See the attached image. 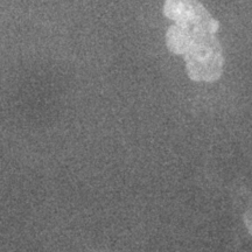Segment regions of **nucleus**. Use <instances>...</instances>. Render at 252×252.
I'll return each instance as SVG.
<instances>
[{
  "label": "nucleus",
  "instance_id": "1",
  "mask_svg": "<svg viewBox=\"0 0 252 252\" xmlns=\"http://www.w3.org/2000/svg\"><path fill=\"white\" fill-rule=\"evenodd\" d=\"M216 34H197L184 55L187 74L196 82H215L222 76L224 58Z\"/></svg>",
  "mask_w": 252,
  "mask_h": 252
},
{
  "label": "nucleus",
  "instance_id": "2",
  "mask_svg": "<svg viewBox=\"0 0 252 252\" xmlns=\"http://www.w3.org/2000/svg\"><path fill=\"white\" fill-rule=\"evenodd\" d=\"M163 14L195 34H216L219 21L197 0H166Z\"/></svg>",
  "mask_w": 252,
  "mask_h": 252
},
{
  "label": "nucleus",
  "instance_id": "3",
  "mask_svg": "<svg viewBox=\"0 0 252 252\" xmlns=\"http://www.w3.org/2000/svg\"><path fill=\"white\" fill-rule=\"evenodd\" d=\"M197 34L180 25H173L166 33V45L173 54L185 55Z\"/></svg>",
  "mask_w": 252,
  "mask_h": 252
}]
</instances>
